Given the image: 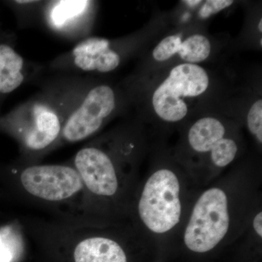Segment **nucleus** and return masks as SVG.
I'll return each mask as SVG.
<instances>
[{"mask_svg":"<svg viewBox=\"0 0 262 262\" xmlns=\"http://www.w3.org/2000/svg\"><path fill=\"white\" fill-rule=\"evenodd\" d=\"M24 196L49 208H77L82 212L84 187L70 162L19 164L15 169Z\"/></svg>","mask_w":262,"mask_h":262,"instance_id":"7","label":"nucleus"},{"mask_svg":"<svg viewBox=\"0 0 262 262\" xmlns=\"http://www.w3.org/2000/svg\"><path fill=\"white\" fill-rule=\"evenodd\" d=\"M233 3V1L230 0H208L200 10V17L202 18H209L212 15H214L231 6Z\"/></svg>","mask_w":262,"mask_h":262,"instance_id":"17","label":"nucleus"},{"mask_svg":"<svg viewBox=\"0 0 262 262\" xmlns=\"http://www.w3.org/2000/svg\"><path fill=\"white\" fill-rule=\"evenodd\" d=\"M201 189L173 153L158 154L139 181L129 223L149 244L166 245L177 237Z\"/></svg>","mask_w":262,"mask_h":262,"instance_id":"3","label":"nucleus"},{"mask_svg":"<svg viewBox=\"0 0 262 262\" xmlns=\"http://www.w3.org/2000/svg\"><path fill=\"white\" fill-rule=\"evenodd\" d=\"M84 76L53 74L39 80V91L0 115V131L18 143L22 163H37L59 148L63 125L83 84Z\"/></svg>","mask_w":262,"mask_h":262,"instance_id":"4","label":"nucleus"},{"mask_svg":"<svg viewBox=\"0 0 262 262\" xmlns=\"http://www.w3.org/2000/svg\"><path fill=\"white\" fill-rule=\"evenodd\" d=\"M244 151L242 133L237 124L206 115L184 131L172 153L193 182L204 188L235 165Z\"/></svg>","mask_w":262,"mask_h":262,"instance_id":"5","label":"nucleus"},{"mask_svg":"<svg viewBox=\"0 0 262 262\" xmlns=\"http://www.w3.org/2000/svg\"><path fill=\"white\" fill-rule=\"evenodd\" d=\"M147 144L139 125L123 124L96 136L71 164L84 187V221L100 227L128 223Z\"/></svg>","mask_w":262,"mask_h":262,"instance_id":"1","label":"nucleus"},{"mask_svg":"<svg viewBox=\"0 0 262 262\" xmlns=\"http://www.w3.org/2000/svg\"><path fill=\"white\" fill-rule=\"evenodd\" d=\"M212 44L203 34H190L182 40L180 34H171L163 38L152 51V57L158 62L168 61L178 56L183 63L198 64L211 56Z\"/></svg>","mask_w":262,"mask_h":262,"instance_id":"13","label":"nucleus"},{"mask_svg":"<svg viewBox=\"0 0 262 262\" xmlns=\"http://www.w3.org/2000/svg\"><path fill=\"white\" fill-rule=\"evenodd\" d=\"M16 41L0 42V115L7 98L24 84L40 79L46 66L29 61L15 49Z\"/></svg>","mask_w":262,"mask_h":262,"instance_id":"12","label":"nucleus"},{"mask_svg":"<svg viewBox=\"0 0 262 262\" xmlns=\"http://www.w3.org/2000/svg\"><path fill=\"white\" fill-rule=\"evenodd\" d=\"M258 32H260V33H261L262 32V19L260 18L259 20V23L258 24Z\"/></svg>","mask_w":262,"mask_h":262,"instance_id":"20","label":"nucleus"},{"mask_svg":"<svg viewBox=\"0 0 262 262\" xmlns=\"http://www.w3.org/2000/svg\"><path fill=\"white\" fill-rule=\"evenodd\" d=\"M2 3L14 15L18 29H27L40 24L44 1L36 0H8Z\"/></svg>","mask_w":262,"mask_h":262,"instance_id":"14","label":"nucleus"},{"mask_svg":"<svg viewBox=\"0 0 262 262\" xmlns=\"http://www.w3.org/2000/svg\"><path fill=\"white\" fill-rule=\"evenodd\" d=\"M3 41H17V37L14 33L4 30L0 24V42Z\"/></svg>","mask_w":262,"mask_h":262,"instance_id":"18","label":"nucleus"},{"mask_svg":"<svg viewBox=\"0 0 262 262\" xmlns=\"http://www.w3.org/2000/svg\"><path fill=\"white\" fill-rule=\"evenodd\" d=\"M184 3H187V4L189 5H195L200 4L201 3V1H185Z\"/></svg>","mask_w":262,"mask_h":262,"instance_id":"19","label":"nucleus"},{"mask_svg":"<svg viewBox=\"0 0 262 262\" xmlns=\"http://www.w3.org/2000/svg\"><path fill=\"white\" fill-rule=\"evenodd\" d=\"M258 165H234L196 194L173 241L194 254H207L238 241L262 202Z\"/></svg>","mask_w":262,"mask_h":262,"instance_id":"2","label":"nucleus"},{"mask_svg":"<svg viewBox=\"0 0 262 262\" xmlns=\"http://www.w3.org/2000/svg\"><path fill=\"white\" fill-rule=\"evenodd\" d=\"M211 78L199 64L180 63L153 90L151 106L160 122L176 125L185 120L194 101L208 93Z\"/></svg>","mask_w":262,"mask_h":262,"instance_id":"8","label":"nucleus"},{"mask_svg":"<svg viewBox=\"0 0 262 262\" xmlns=\"http://www.w3.org/2000/svg\"><path fill=\"white\" fill-rule=\"evenodd\" d=\"M23 243L11 230L0 233V262H17L23 253Z\"/></svg>","mask_w":262,"mask_h":262,"instance_id":"15","label":"nucleus"},{"mask_svg":"<svg viewBox=\"0 0 262 262\" xmlns=\"http://www.w3.org/2000/svg\"><path fill=\"white\" fill-rule=\"evenodd\" d=\"M248 132L258 146L262 144V100H256L251 104L246 116Z\"/></svg>","mask_w":262,"mask_h":262,"instance_id":"16","label":"nucleus"},{"mask_svg":"<svg viewBox=\"0 0 262 262\" xmlns=\"http://www.w3.org/2000/svg\"><path fill=\"white\" fill-rule=\"evenodd\" d=\"M97 10L98 3L91 0L44 1L39 25L60 39L77 43L91 36Z\"/></svg>","mask_w":262,"mask_h":262,"instance_id":"11","label":"nucleus"},{"mask_svg":"<svg viewBox=\"0 0 262 262\" xmlns=\"http://www.w3.org/2000/svg\"><path fill=\"white\" fill-rule=\"evenodd\" d=\"M134 50L132 39H110L92 37L76 43L70 51L48 62L53 74L94 76L117 70Z\"/></svg>","mask_w":262,"mask_h":262,"instance_id":"9","label":"nucleus"},{"mask_svg":"<svg viewBox=\"0 0 262 262\" xmlns=\"http://www.w3.org/2000/svg\"><path fill=\"white\" fill-rule=\"evenodd\" d=\"M130 102L125 89L84 76L83 84L62 130L59 147L97 136Z\"/></svg>","mask_w":262,"mask_h":262,"instance_id":"6","label":"nucleus"},{"mask_svg":"<svg viewBox=\"0 0 262 262\" xmlns=\"http://www.w3.org/2000/svg\"><path fill=\"white\" fill-rule=\"evenodd\" d=\"M61 225L75 239L74 262H128L127 243L142 237L129 222L100 227L83 220H72Z\"/></svg>","mask_w":262,"mask_h":262,"instance_id":"10","label":"nucleus"}]
</instances>
